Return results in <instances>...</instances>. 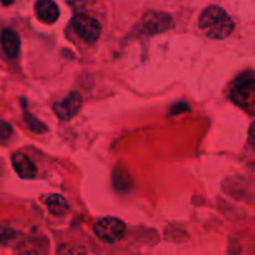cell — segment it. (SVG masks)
Returning <instances> with one entry per match:
<instances>
[{
  "label": "cell",
  "instance_id": "obj_1",
  "mask_svg": "<svg viewBox=\"0 0 255 255\" xmlns=\"http://www.w3.org/2000/svg\"><path fill=\"white\" fill-rule=\"evenodd\" d=\"M199 26L209 37L224 39L233 32L234 21L223 7L212 5L202 11Z\"/></svg>",
  "mask_w": 255,
  "mask_h": 255
},
{
  "label": "cell",
  "instance_id": "obj_2",
  "mask_svg": "<svg viewBox=\"0 0 255 255\" xmlns=\"http://www.w3.org/2000/svg\"><path fill=\"white\" fill-rule=\"evenodd\" d=\"M231 99L239 107L255 115V77L251 72H246L237 79L232 87Z\"/></svg>",
  "mask_w": 255,
  "mask_h": 255
},
{
  "label": "cell",
  "instance_id": "obj_3",
  "mask_svg": "<svg viewBox=\"0 0 255 255\" xmlns=\"http://www.w3.org/2000/svg\"><path fill=\"white\" fill-rule=\"evenodd\" d=\"M94 232L100 241L105 243H115L125 236L126 226L124 222L114 217L101 218L95 223Z\"/></svg>",
  "mask_w": 255,
  "mask_h": 255
},
{
  "label": "cell",
  "instance_id": "obj_4",
  "mask_svg": "<svg viewBox=\"0 0 255 255\" xmlns=\"http://www.w3.org/2000/svg\"><path fill=\"white\" fill-rule=\"evenodd\" d=\"M71 25L79 36L90 44L99 40V37L101 36L102 26L100 21L87 14L81 12V14L75 15L71 20Z\"/></svg>",
  "mask_w": 255,
  "mask_h": 255
},
{
  "label": "cell",
  "instance_id": "obj_5",
  "mask_svg": "<svg viewBox=\"0 0 255 255\" xmlns=\"http://www.w3.org/2000/svg\"><path fill=\"white\" fill-rule=\"evenodd\" d=\"M173 26V19L164 12H147L139 22V29L146 34H154Z\"/></svg>",
  "mask_w": 255,
  "mask_h": 255
},
{
  "label": "cell",
  "instance_id": "obj_6",
  "mask_svg": "<svg viewBox=\"0 0 255 255\" xmlns=\"http://www.w3.org/2000/svg\"><path fill=\"white\" fill-rule=\"evenodd\" d=\"M82 106V97L79 92H71L67 95L62 101L56 102L54 105V112L62 121L71 120L72 117L79 114Z\"/></svg>",
  "mask_w": 255,
  "mask_h": 255
},
{
  "label": "cell",
  "instance_id": "obj_7",
  "mask_svg": "<svg viewBox=\"0 0 255 255\" xmlns=\"http://www.w3.org/2000/svg\"><path fill=\"white\" fill-rule=\"evenodd\" d=\"M11 163L14 167L15 172L19 174V177L24 179H31L36 176V166L32 163L31 159L26 156V154L17 152L14 153L11 157Z\"/></svg>",
  "mask_w": 255,
  "mask_h": 255
},
{
  "label": "cell",
  "instance_id": "obj_8",
  "mask_svg": "<svg viewBox=\"0 0 255 255\" xmlns=\"http://www.w3.org/2000/svg\"><path fill=\"white\" fill-rule=\"evenodd\" d=\"M35 12L41 21L52 24L60 15L59 6L51 0H40L35 4Z\"/></svg>",
  "mask_w": 255,
  "mask_h": 255
},
{
  "label": "cell",
  "instance_id": "obj_9",
  "mask_svg": "<svg viewBox=\"0 0 255 255\" xmlns=\"http://www.w3.org/2000/svg\"><path fill=\"white\" fill-rule=\"evenodd\" d=\"M1 46L7 57L15 59L20 51L19 34L12 29H5L1 32Z\"/></svg>",
  "mask_w": 255,
  "mask_h": 255
},
{
  "label": "cell",
  "instance_id": "obj_10",
  "mask_svg": "<svg viewBox=\"0 0 255 255\" xmlns=\"http://www.w3.org/2000/svg\"><path fill=\"white\" fill-rule=\"evenodd\" d=\"M44 202L50 213L54 214V216H64V214H66L69 212V203L60 194H49L44 199Z\"/></svg>",
  "mask_w": 255,
  "mask_h": 255
},
{
  "label": "cell",
  "instance_id": "obj_11",
  "mask_svg": "<svg viewBox=\"0 0 255 255\" xmlns=\"http://www.w3.org/2000/svg\"><path fill=\"white\" fill-rule=\"evenodd\" d=\"M24 119H25V122H26V125L29 126V128L31 129L32 132H36V133H44V132L47 131V127L45 126L41 121H39L36 117L32 116L31 114L25 112Z\"/></svg>",
  "mask_w": 255,
  "mask_h": 255
},
{
  "label": "cell",
  "instance_id": "obj_12",
  "mask_svg": "<svg viewBox=\"0 0 255 255\" xmlns=\"http://www.w3.org/2000/svg\"><path fill=\"white\" fill-rule=\"evenodd\" d=\"M12 127L7 122L0 120V141H6L11 137Z\"/></svg>",
  "mask_w": 255,
  "mask_h": 255
},
{
  "label": "cell",
  "instance_id": "obj_13",
  "mask_svg": "<svg viewBox=\"0 0 255 255\" xmlns=\"http://www.w3.org/2000/svg\"><path fill=\"white\" fill-rule=\"evenodd\" d=\"M248 138H249V142H251V143L255 147V122H253V124L251 125V127H249Z\"/></svg>",
  "mask_w": 255,
  "mask_h": 255
},
{
  "label": "cell",
  "instance_id": "obj_14",
  "mask_svg": "<svg viewBox=\"0 0 255 255\" xmlns=\"http://www.w3.org/2000/svg\"><path fill=\"white\" fill-rule=\"evenodd\" d=\"M20 255H40V254L35 251H25V252H22Z\"/></svg>",
  "mask_w": 255,
  "mask_h": 255
},
{
  "label": "cell",
  "instance_id": "obj_15",
  "mask_svg": "<svg viewBox=\"0 0 255 255\" xmlns=\"http://www.w3.org/2000/svg\"><path fill=\"white\" fill-rule=\"evenodd\" d=\"M0 239H1V237H0Z\"/></svg>",
  "mask_w": 255,
  "mask_h": 255
}]
</instances>
